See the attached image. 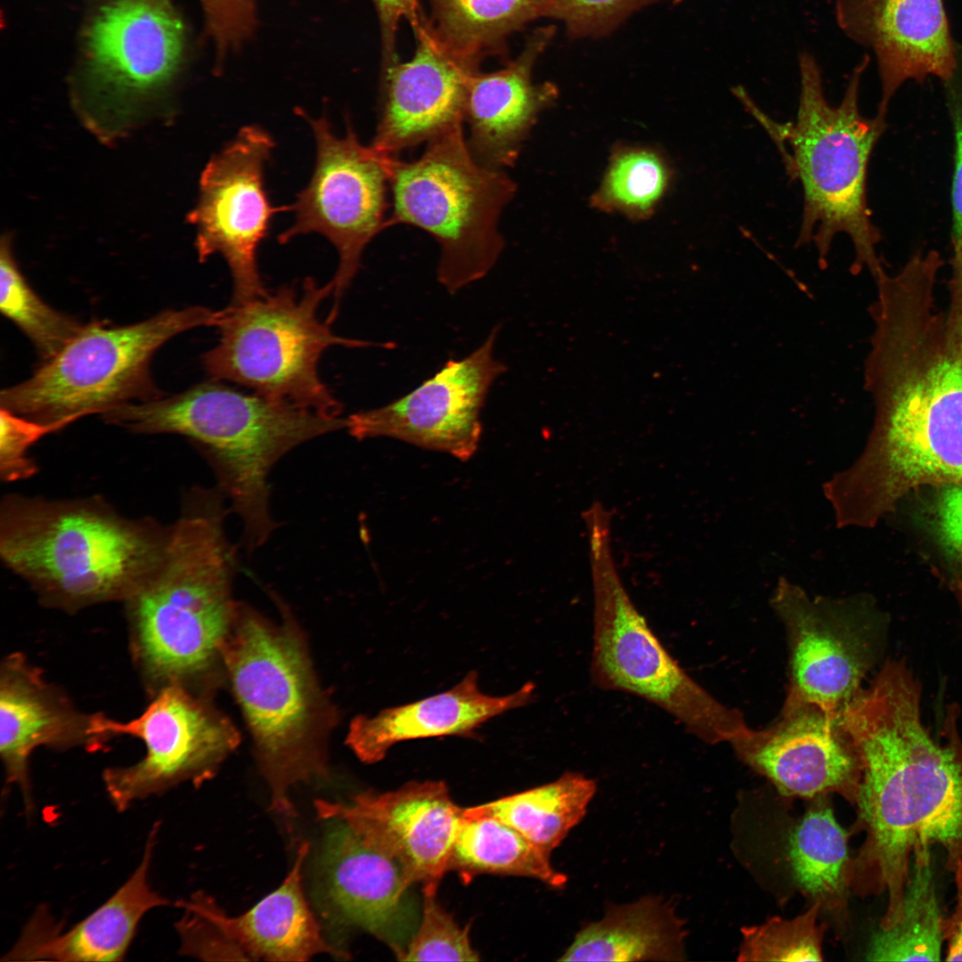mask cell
I'll list each match as a JSON object with an SVG mask.
<instances>
[{"label": "cell", "mask_w": 962, "mask_h": 962, "mask_svg": "<svg viewBox=\"0 0 962 962\" xmlns=\"http://www.w3.org/2000/svg\"><path fill=\"white\" fill-rule=\"evenodd\" d=\"M97 729L108 742L127 736L144 746V754L136 762L102 772L107 795L119 811L183 782L201 784L239 740L234 727L202 694L181 686L159 690L131 720L118 721L102 713Z\"/></svg>", "instance_id": "13"}, {"label": "cell", "mask_w": 962, "mask_h": 962, "mask_svg": "<svg viewBox=\"0 0 962 962\" xmlns=\"http://www.w3.org/2000/svg\"><path fill=\"white\" fill-rule=\"evenodd\" d=\"M938 488L933 526L938 541L950 556L962 560V485Z\"/></svg>", "instance_id": "42"}, {"label": "cell", "mask_w": 962, "mask_h": 962, "mask_svg": "<svg viewBox=\"0 0 962 962\" xmlns=\"http://www.w3.org/2000/svg\"><path fill=\"white\" fill-rule=\"evenodd\" d=\"M224 498L217 487L187 493L160 561L123 602L128 652L148 698L169 686L202 694L221 659L239 609Z\"/></svg>", "instance_id": "2"}, {"label": "cell", "mask_w": 962, "mask_h": 962, "mask_svg": "<svg viewBox=\"0 0 962 962\" xmlns=\"http://www.w3.org/2000/svg\"><path fill=\"white\" fill-rule=\"evenodd\" d=\"M437 36L451 49L480 61L500 53L506 38L527 23L550 17V0H428Z\"/></svg>", "instance_id": "32"}, {"label": "cell", "mask_w": 962, "mask_h": 962, "mask_svg": "<svg viewBox=\"0 0 962 962\" xmlns=\"http://www.w3.org/2000/svg\"><path fill=\"white\" fill-rule=\"evenodd\" d=\"M498 331L494 327L471 354L449 360L407 395L348 416V433L358 440L392 437L469 459L481 437L480 413L489 388L506 371L493 355Z\"/></svg>", "instance_id": "16"}, {"label": "cell", "mask_w": 962, "mask_h": 962, "mask_svg": "<svg viewBox=\"0 0 962 962\" xmlns=\"http://www.w3.org/2000/svg\"><path fill=\"white\" fill-rule=\"evenodd\" d=\"M959 562H960V571H959L958 576L957 578V587H958V595H959V599H960L961 604H962V560L959 561Z\"/></svg>", "instance_id": "45"}, {"label": "cell", "mask_w": 962, "mask_h": 962, "mask_svg": "<svg viewBox=\"0 0 962 962\" xmlns=\"http://www.w3.org/2000/svg\"><path fill=\"white\" fill-rule=\"evenodd\" d=\"M58 429L57 425L30 420L1 407V479L10 483L33 477L37 467L29 456V448L45 435Z\"/></svg>", "instance_id": "39"}, {"label": "cell", "mask_w": 962, "mask_h": 962, "mask_svg": "<svg viewBox=\"0 0 962 962\" xmlns=\"http://www.w3.org/2000/svg\"><path fill=\"white\" fill-rule=\"evenodd\" d=\"M954 139V169L951 183V291L962 296V44L956 47V65L942 82Z\"/></svg>", "instance_id": "38"}, {"label": "cell", "mask_w": 962, "mask_h": 962, "mask_svg": "<svg viewBox=\"0 0 962 962\" xmlns=\"http://www.w3.org/2000/svg\"><path fill=\"white\" fill-rule=\"evenodd\" d=\"M377 9L383 45L384 68L397 62L395 36L399 21L407 19L412 27L420 20L418 0H372Z\"/></svg>", "instance_id": "43"}, {"label": "cell", "mask_w": 962, "mask_h": 962, "mask_svg": "<svg viewBox=\"0 0 962 962\" xmlns=\"http://www.w3.org/2000/svg\"><path fill=\"white\" fill-rule=\"evenodd\" d=\"M912 677L887 663L841 713L858 750L862 777L857 827L865 840L852 860V890L886 893L880 929L901 918L915 847L940 845L952 873L962 860V744L940 746L920 718Z\"/></svg>", "instance_id": "1"}, {"label": "cell", "mask_w": 962, "mask_h": 962, "mask_svg": "<svg viewBox=\"0 0 962 962\" xmlns=\"http://www.w3.org/2000/svg\"><path fill=\"white\" fill-rule=\"evenodd\" d=\"M333 822L322 853L328 903L339 921L384 942L399 959L413 934L405 905L412 885L395 860Z\"/></svg>", "instance_id": "22"}, {"label": "cell", "mask_w": 962, "mask_h": 962, "mask_svg": "<svg viewBox=\"0 0 962 962\" xmlns=\"http://www.w3.org/2000/svg\"><path fill=\"white\" fill-rule=\"evenodd\" d=\"M420 926L400 961H477L469 939V925L460 926L437 901L436 893H423Z\"/></svg>", "instance_id": "36"}, {"label": "cell", "mask_w": 962, "mask_h": 962, "mask_svg": "<svg viewBox=\"0 0 962 962\" xmlns=\"http://www.w3.org/2000/svg\"><path fill=\"white\" fill-rule=\"evenodd\" d=\"M663 0H550V17L563 22L571 39L599 38L636 12Z\"/></svg>", "instance_id": "37"}, {"label": "cell", "mask_w": 962, "mask_h": 962, "mask_svg": "<svg viewBox=\"0 0 962 962\" xmlns=\"http://www.w3.org/2000/svg\"><path fill=\"white\" fill-rule=\"evenodd\" d=\"M583 516L594 595L592 683L656 705L705 743H730L749 728L743 713L721 703L690 677L637 609L614 562L609 511L593 504Z\"/></svg>", "instance_id": "7"}, {"label": "cell", "mask_w": 962, "mask_h": 962, "mask_svg": "<svg viewBox=\"0 0 962 962\" xmlns=\"http://www.w3.org/2000/svg\"><path fill=\"white\" fill-rule=\"evenodd\" d=\"M0 309L27 335L44 362L58 354L84 326L37 296L18 268L8 240L1 243Z\"/></svg>", "instance_id": "34"}, {"label": "cell", "mask_w": 962, "mask_h": 962, "mask_svg": "<svg viewBox=\"0 0 962 962\" xmlns=\"http://www.w3.org/2000/svg\"><path fill=\"white\" fill-rule=\"evenodd\" d=\"M829 795L811 799V805L793 827L788 840V860L793 879L804 896L821 911L846 913L852 889V860L849 832L837 821Z\"/></svg>", "instance_id": "28"}, {"label": "cell", "mask_w": 962, "mask_h": 962, "mask_svg": "<svg viewBox=\"0 0 962 962\" xmlns=\"http://www.w3.org/2000/svg\"><path fill=\"white\" fill-rule=\"evenodd\" d=\"M332 292L330 281L321 286L306 278L300 294L282 286L231 304L218 325V343L202 356L205 371L211 379L230 381L325 417H340L342 404L318 374L322 353L337 345L380 344L341 338L327 321H319L318 307Z\"/></svg>", "instance_id": "9"}, {"label": "cell", "mask_w": 962, "mask_h": 962, "mask_svg": "<svg viewBox=\"0 0 962 962\" xmlns=\"http://www.w3.org/2000/svg\"><path fill=\"white\" fill-rule=\"evenodd\" d=\"M956 886V904L952 913L944 919V938L947 945L946 961H962V860L952 871Z\"/></svg>", "instance_id": "44"}, {"label": "cell", "mask_w": 962, "mask_h": 962, "mask_svg": "<svg viewBox=\"0 0 962 962\" xmlns=\"http://www.w3.org/2000/svg\"><path fill=\"white\" fill-rule=\"evenodd\" d=\"M314 804L319 819L343 822L395 860L412 885L420 883L423 893H436L464 820V808L444 782L411 781L394 791L362 792L348 803Z\"/></svg>", "instance_id": "17"}, {"label": "cell", "mask_w": 962, "mask_h": 962, "mask_svg": "<svg viewBox=\"0 0 962 962\" xmlns=\"http://www.w3.org/2000/svg\"><path fill=\"white\" fill-rule=\"evenodd\" d=\"M184 914L175 927L181 940L180 953L204 960H247L242 951L199 915Z\"/></svg>", "instance_id": "41"}, {"label": "cell", "mask_w": 962, "mask_h": 962, "mask_svg": "<svg viewBox=\"0 0 962 962\" xmlns=\"http://www.w3.org/2000/svg\"><path fill=\"white\" fill-rule=\"evenodd\" d=\"M224 311L166 310L126 326L94 322L27 380L1 392V407L62 428L83 416L159 397L151 374L155 352L171 338L218 326Z\"/></svg>", "instance_id": "10"}, {"label": "cell", "mask_w": 962, "mask_h": 962, "mask_svg": "<svg viewBox=\"0 0 962 962\" xmlns=\"http://www.w3.org/2000/svg\"><path fill=\"white\" fill-rule=\"evenodd\" d=\"M550 854L496 819L464 817L448 869L463 884L481 874H499L532 877L562 888L567 876L552 867Z\"/></svg>", "instance_id": "30"}, {"label": "cell", "mask_w": 962, "mask_h": 962, "mask_svg": "<svg viewBox=\"0 0 962 962\" xmlns=\"http://www.w3.org/2000/svg\"><path fill=\"white\" fill-rule=\"evenodd\" d=\"M186 52V27L173 0H100L80 37V106L95 123L125 122L173 86Z\"/></svg>", "instance_id": "11"}, {"label": "cell", "mask_w": 962, "mask_h": 962, "mask_svg": "<svg viewBox=\"0 0 962 962\" xmlns=\"http://www.w3.org/2000/svg\"><path fill=\"white\" fill-rule=\"evenodd\" d=\"M871 57L853 69L842 102L827 101L822 73L808 51L799 53L800 98L796 120L781 124L754 104L742 86L734 94L774 140L792 178L803 190V213L797 246L814 243L822 268L835 236L847 234L853 245V274L868 269L875 278L885 268L876 252L881 240L868 208L866 181L872 151L885 130L886 115L863 117L859 109L861 77Z\"/></svg>", "instance_id": "5"}, {"label": "cell", "mask_w": 962, "mask_h": 962, "mask_svg": "<svg viewBox=\"0 0 962 962\" xmlns=\"http://www.w3.org/2000/svg\"><path fill=\"white\" fill-rule=\"evenodd\" d=\"M835 13L843 33L876 59L880 113L908 81L943 82L955 69L957 42L943 0H836Z\"/></svg>", "instance_id": "20"}, {"label": "cell", "mask_w": 962, "mask_h": 962, "mask_svg": "<svg viewBox=\"0 0 962 962\" xmlns=\"http://www.w3.org/2000/svg\"><path fill=\"white\" fill-rule=\"evenodd\" d=\"M309 849L307 842L302 843L281 885L240 916L226 914L201 892L175 905L209 922L247 960L299 962L322 953L347 956L326 942L305 897L302 872Z\"/></svg>", "instance_id": "26"}, {"label": "cell", "mask_w": 962, "mask_h": 962, "mask_svg": "<svg viewBox=\"0 0 962 962\" xmlns=\"http://www.w3.org/2000/svg\"><path fill=\"white\" fill-rule=\"evenodd\" d=\"M407 62L384 69L381 111L372 143L391 157L463 125L469 86L479 61L451 49L421 15Z\"/></svg>", "instance_id": "19"}, {"label": "cell", "mask_w": 962, "mask_h": 962, "mask_svg": "<svg viewBox=\"0 0 962 962\" xmlns=\"http://www.w3.org/2000/svg\"><path fill=\"white\" fill-rule=\"evenodd\" d=\"M944 919L933 876L931 846L914 848L900 920L878 929L866 954L869 961H940Z\"/></svg>", "instance_id": "31"}, {"label": "cell", "mask_w": 962, "mask_h": 962, "mask_svg": "<svg viewBox=\"0 0 962 962\" xmlns=\"http://www.w3.org/2000/svg\"><path fill=\"white\" fill-rule=\"evenodd\" d=\"M108 423L141 434L190 438L211 464L217 487L243 526L249 552L264 545L278 525L270 511L268 477L289 451L346 428L330 418L211 379L167 398L127 403L102 414Z\"/></svg>", "instance_id": "4"}, {"label": "cell", "mask_w": 962, "mask_h": 962, "mask_svg": "<svg viewBox=\"0 0 962 962\" xmlns=\"http://www.w3.org/2000/svg\"><path fill=\"white\" fill-rule=\"evenodd\" d=\"M158 829V824L151 828L138 867L103 904L69 928H63L45 907H39L3 960H122L144 915L171 903L149 883Z\"/></svg>", "instance_id": "23"}, {"label": "cell", "mask_w": 962, "mask_h": 962, "mask_svg": "<svg viewBox=\"0 0 962 962\" xmlns=\"http://www.w3.org/2000/svg\"><path fill=\"white\" fill-rule=\"evenodd\" d=\"M730 744L786 798L836 794L856 803L862 763L841 713L787 695L770 727L748 728Z\"/></svg>", "instance_id": "18"}, {"label": "cell", "mask_w": 962, "mask_h": 962, "mask_svg": "<svg viewBox=\"0 0 962 962\" xmlns=\"http://www.w3.org/2000/svg\"><path fill=\"white\" fill-rule=\"evenodd\" d=\"M554 34V26L537 29L504 69L473 75L464 122L469 129L468 146L479 164L503 170L512 167L538 115L557 99L555 85L532 80L534 66Z\"/></svg>", "instance_id": "24"}, {"label": "cell", "mask_w": 962, "mask_h": 962, "mask_svg": "<svg viewBox=\"0 0 962 962\" xmlns=\"http://www.w3.org/2000/svg\"><path fill=\"white\" fill-rule=\"evenodd\" d=\"M205 31L213 44L216 61L240 49L253 36L257 24V0H200Z\"/></svg>", "instance_id": "40"}, {"label": "cell", "mask_w": 962, "mask_h": 962, "mask_svg": "<svg viewBox=\"0 0 962 962\" xmlns=\"http://www.w3.org/2000/svg\"><path fill=\"white\" fill-rule=\"evenodd\" d=\"M819 905L794 918L773 917L761 925L741 929L739 961H821L824 925Z\"/></svg>", "instance_id": "35"}, {"label": "cell", "mask_w": 962, "mask_h": 962, "mask_svg": "<svg viewBox=\"0 0 962 962\" xmlns=\"http://www.w3.org/2000/svg\"><path fill=\"white\" fill-rule=\"evenodd\" d=\"M300 115L313 131L316 159L309 183L289 206L294 222L278 240L286 243L295 236L315 232L337 249L338 266L330 281L335 297L328 319L331 322L358 273L363 250L387 227V192L395 157L363 145L349 124L340 137L325 117Z\"/></svg>", "instance_id": "12"}, {"label": "cell", "mask_w": 962, "mask_h": 962, "mask_svg": "<svg viewBox=\"0 0 962 962\" xmlns=\"http://www.w3.org/2000/svg\"><path fill=\"white\" fill-rule=\"evenodd\" d=\"M168 528L101 498L10 493L0 507V558L44 607L73 614L131 596L160 561Z\"/></svg>", "instance_id": "3"}, {"label": "cell", "mask_w": 962, "mask_h": 962, "mask_svg": "<svg viewBox=\"0 0 962 962\" xmlns=\"http://www.w3.org/2000/svg\"><path fill=\"white\" fill-rule=\"evenodd\" d=\"M770 603L787 639V695L841 713L872 663L870 624L858 599L811 597L780 577Z\"/></svg>", "instance_id": "15"}, {"label": "cell", "mask_w": 962, "mask_h": 962, "mask_svg": "<svg viewBox=\"0 0 962 962\" xmlns=\"http://www.w3.org/2000/svg\"><path fill=\"white\" fill-rule=\"evenodd\" d=\"M596 789L594 780L567 771L545 785L464 808L463 816L496 819L550 853L583 819Z\"/></svg>", "instance_id": "29"}, {"label": "cell", "mask_w": 962, "mask_h": 962, "mask_svg": "<svg viewBox=\"0 0 962 962\" xmlns=\"http://www.w3.org/2000/svg\"><path fill=\"white\" fill-rule=\"evenodd\" d=\"M273 148L264 128L242 127L206 165L199 200L188 215L197 231L199 259L204 262L220 254L229 267L232 305L267 292L258 270L257 249L275 213L289 210L273 206L265 191V168Z\"/></svg>", "instance_id": "14"}, {"label": "cell", "mask_w": 962, "mask_h": 962, "mask_svg": "<svg viewBox=\"0 0 962 962\" xmlns=\"http://www.w3.org/2000/svg\"><path fill=\"white\" fill-rule=\"evenodd\" d=\"M222 658L271 789V810L291 830L290 787L326 773L328 703L295 631L247 607H239Z\"/></svg>", "instance_id": "6"}, {"label": "cell", "mask_w": 962, "mask_h": 962, "mask_svg": "<svg viewBox=\"0 0 962 962\" xmlns=\"http://www.w3.org/2000/svg\"><path fill=\"white\" fill-rule=\"evenodd\" d=\"M671 172L656 151L641 147H618L591 205L605 212H618L630 218L649 217L666 192Z\"/></svg>", "instance_id": "33"}, {"label": "cell", "mask_w": 962, "mask_h": 962, "mask_svg": "<svg viewBox=\"0 0 962 962\" xmlns=\"http://www.w3.org/2000/svg\"><path fill=\"white\" fill-rule=\"evenodd\" d=\"M684 922L661 898L644 897L610 906L605 917L585 925L558 960H683Z\"/></svg>", "instance_id": "27"}, {"label": "cell", "mask_w": 962, "mask_h": 962, "mask_svg": "<svg viewBox=\"0 0 962 962\" xmlns=\"http://www.w3.org/2000/svg\"><path fill=\"white\" fill-rule=\"evenodd\" d=\"M478 674L469 672L452 689L423 699L386 708L374 716L360 715L350 724L346 743L365 763L384 759L397 743L456 736L474 738L484 723L529 704L535 685L527 682L514 693L491 696L479 687Z\"/></svg>", "instance_id": "25"}, {"label": "cell", "mask_w": 962, "mask_h": 962, "mask_svg": "<svg viewBox=\"0 0 962 962\" xmlns=\"http://www.w3.org/2000/svg\"><path fill=\"white\" fill-rule=\"evenodd\" d=\"M389 186L387 227L411 224L434 237L441 250L437 280L450 294L488 273L505 245L499 217L517 186L503 169L474 159L463 125L428 142L417 159L395 157Z\"/></svg>", "instance_id": "8"}, {"label": "cell", "mask_w": 962, "mask_h": 962, "mask_svg": "<svg viewBox=\"0 0 962 962\" xmlns=\"http://www.w3.org/2000/svg\"><path fill=\"white\" fill-rule=\"evenodd\" d=\"M101 713H87L62 688L20 651L0 664V757L7 784L22 794L32 808L30 758L37 748L65 752L107 748L97 731Z\"/></svg>", "instance_id": "21"}]
</instances>
